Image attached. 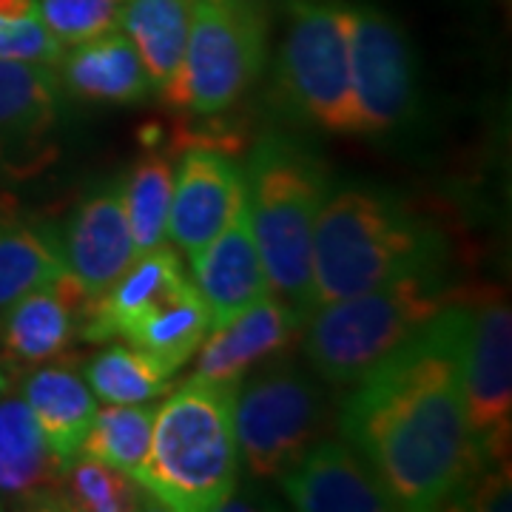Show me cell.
I'll return each instance as SVG.
<instances>
[{
	"label": "cell",
	"instance_id": "obj_13",
	"mask_svg": "<svg viewBox=\"0 0 512 512\" xmlns=\"http://www.w3.org/2000/svg\"><path fill=\"white\" fill-rule=\"evenodd\" d=\"M60 248L66 276L94 302L140 256L128 228L123 185L97 188L80 202L60 234Z\"/></svg>",
	"mask_w": 512,
	"mask_h": 512
},
{
	"label": "cell",
	"instance_id": "obj_23",
	"mask_svg": "<svg viewBox=\"0 0 512 512\" xmlns=\"http://www.w3.org/2000/svg\"><path fill=\"white\" fill-rule=\"evenodd\" d=\"M191 0H126L120 15V32L137 46L146 72L160 92L174 77L188 40Z\"/></svg>",
	"mask_w": 512,
	"mask_h": 512
},
{
	"label": "cell",
	"instance_id": "obj_9",
	"mask_svg": "<svg viewBox=\"0 0 512 512\" xmlns=\"http://www.w3.org/2000/svg\"><path fill=\"white\" fill-rule=\"evenodd\" d=\"M467 424L484 467L510 464L512 441V313L498 291L470 296L464 356Z\"/></svg>",
	"mask_w": 512,
	"mask_h": 512
},
{
	"label": "cell",
	"instance_id": "obj_28",
	"mask_svg": "<svg viewBox=\"0 0 512 512\" xmlns=\"http://www.w3.org/2000/svg\"><path fill=\"white\" fill-rule=\"evenodd\" d=\"M63 46L40 20L37 0H0V60L57 66Z\"/></svg>",
	"mask_w": 512,
	"mask_h": 512
},
{
	"label": "cell",
	"instance_id": "obj_1",
	"mask_svg": "<svg viewBox=\"0 0 512 512\" xmlns=\"http://www.w3.org/2000/svg\"><path fill=\"white\" fill-rule=\"evenodd\" d=\"M467 333L470 296H461L350 387L342 436L365 456L396 510L456 504L473 478L490 470L467 424Z\"/></svg>",
	"mask_w": 512,
	"mask_h": 512
},
{
	"label": "cell",
	"instance_id": "obj_17",
	"mask_svg": "<svg viewBox=\"0 0 512 512\" xmlns=\"http://www.w3.org/2000/svg\"><path fill=\"white\" fill-rule=\"evenodd\" d=\"M63 461L43 439L23 396H0V504L60 510Z\"/></svg>",
	"mask_w": 512,
	"mask_h": 512
},
{
	"label": "cell",
	"instance_id": "obj_30",
	"mask_svg": "<svg viewBox=\"0 0 512 512\" xmlns=\"http://www.w3.org/2000/svg\"><path fill=\"white\" fill-rule=\"evenodd\" d=\"M9 390H12V373L0 365V396H3V393H9Z\"/></svg>",
	"mask_w": 512,
	"mask_h": 512
},
{
	"label": "cell",
	"instance_id": "obj_2",
	"mask_svg": "<svg viewBox=\"0 0 512 512\" xmlns=\"http://www.w3.org/2000/svg\"><path fill=\"white\" fill-rule=\"evenodd\" d=\"M441 259V234L407 205L370 188H342L328 194L316 220L313 311L402 276L441 268Z\"/></svg>",
	"mask_w": 512,
	"mask_h": 512
},
{
	"label": "cell",
	"instance_id": "obj_19",
	"mask_svg": "<svg viewBox=\"0 0 512 512\" xmlns=\"http://www.w3.org/2000/svg\"><path fill=\"white\" fill-rule=\"evenodd\" d=\"M63 86L55 66L0 60V160L23 154L55 128Z\"/></svg>",
	"mask_w": 512,
	"mask_h": 512
},
{
	"label": "cell",
	"instance_id": "obj_15",
	"mask_svg": "<svg viewBox=\"0 0 512 512\" xmlns=\"http://www.w3.org/2000/svg\"><path fill=\"white\" fill-rule=\"evenodd\" d=\"M89 299L69 276L23 293L0 308V365L9 370L52 362L80 339Z\"/></svg>",
	"mask_w": 512,
	"mask_h": 512
},
{
	"label": "cell",
	"instance_id": "obj_10",
	"mask_svg": "<svg viewBox=\"0 0 512 512\" xmlns=\"http://www.w3.org/2000/svg\"><path fill=\"white\" fill-rule=\"evenodd\" d=\"M350 92L359 137L393 131L416 94L402 29L373 6H350Z\"/></svg>",
	"mask_w": 512,
	"mask_h": 512
},
{
	"label": "cell",
	"instance_id": "obj_12",
	"mask_svg": "<svg viewBox=\"0 0 512 512\" xmlns=\"http://www.w3.org/2000/svg\"><path fill=\"white\" fill-rule=\"evenodd\" d=\"M305 322L308 319L296 308L268 293L202 339L194 353L197 365L188 379L217 387H239L251 367L271 362L288 348Z\"/></svg>",
	"mask_w": 512,
	"mask_h": 512
},
{
	"label": "cell",
	"instance_id": "obj_27",
	"mask_svg": "<svg viewBox=\"0 0 512 512\" xmlns=\"http://www.w3.org/2000/svg\"><path fill=\"white\" fill-rule=\"evenodd\" d=\"M174 171L163 157H148L131 168L123 183L128 228L137 254H148L168 242V214H171Z\"/></svg>",
	"mask_w": 512,
	"mask_h": 512
},
{
	"label": "cell",
	"instance_id": "obj_4",
	"mask_svg": "<svg viewBox=\"0 0 512 512\" xmlns=\"http://www.w3.org/2000/svg\"><path fill=\"white\" fill-rule=\"evenodd\" d=\"M328 200V174L291 137L259 140L245 174V202L271 293L311 319V254L319 211Z\"/></svg>",
	"mask_w": 512,
	"mask_h": 512
},
{
	"label": "cell",
	"instance_id": "obj_14",
	"mask_svg": "<svg viewBox=\"0 0 512 512\" xmlns=\"http://www.w3.org/2000/svg\"><path fill=\"white\" fill-rule=\"evenodd\" d=\"M279 487L302 512L396 510L373 467L342 441H313L279 476Z\"/></svg>",
	"mask_w": 512,
	"mask_h": 512
},
{
	"label": "cell",
	"instance_id": "obj_25",
	"mask_svg": "<svg viewBox=\"0 0 512 512\" xmlns=\"http://www.w3.org/2000/svg\"><path fill=\"white\" fill-rule=\"evenodd\" d=\"M171 379L146 350L134 345H111L86 365V384L106 404H146L163 396Z\"/></svg>",
	"mask_w": 512,
	"mask_h": 512
},
{
	"label": "cell",
	"instance_id": "obj_11",
	"mask_svg": "<svg viewBox=\"0 0 512 512\" xmlns=\"http://www.w3.org/2000/svg\"><path fill=\"white\" fill-rule=\"evenodd\" d=\"M245 205V174L211 148H191L174 174L168 239L177 251L197 254Z\"/></svg>",
	"mask_w": 512,
	"mask_h": 512
},
{
	"label": "cell",
	"instance_id": "obj_24",
	"mask_svg": "<svg viewBox=\"0 0 512 512\" xmlns=\"http://www.w3.org/2000/svg\"><path fill=\"white\" fill-rule=\"evenodd\" d=\"M151 421L154 407L148 404H106L103 410L97 407L80 453L111 464L137 481L151 444Z\"/></svg>",
	"mask_w": 512,
	"mask_h": 512
},
{
	"label": "cell",
	"instance_id": "obj_18",
	"mask_svg": "<svg viewBox=\"0 0 512 512\" xmlns=\"http://www.w3.org/2000/svg\"><path fill=\"white\" fill-rule=\"evenodd\" d=\"M55 72L66 92L92 103L128 106L143 103L154 92L137 46L117 29L66 46Z\"/></svg>",
	"mask_w": 512,
	"mask_h": 512
},
{
	"label": "cell",
	"instance_id": "obj_16",
	"mask_svg": "<svg viewBox=\"0 0 512 512\" xmlns=\"http://www.w3.org/2000/svg\"><path fill=\"white\" fill-rule=\"evenodd\" d=\"M194 288L211 316V330L222 328L237 313L271 293L262 256L256 248L248 202L208 245L191 254Z\"/></svg>",
	"mask_w": 512,
	"mask_h": 512
},
{
	"label": "cell",
	"instance_id": "obj_26",
	"mask_svg": "<svg viewBox=\"0 0 512 512\" xmlns=\"http://www.w3.org/2000/svg\"><path fill=\"white\" fill-rule=\"evenodd\" d=\"M146 490L123 470L74 453L60 476V510L128 512L143 507Z\"/></svg>",
	"mask_w": 512,
	"mask_h": 512
},
{
	"label": "cell",
	"instance_id": "obj_21",
	"mask_svg": "<svg viewBox=\"0 0 512 512\" xmlns=\"http://www.w3.org/2000/svg\"><path fill=\"white\" fill-rule=\"evenodd\" d=\"M208 333H211L208 308L194 282L185 276L126 330L123 339L134 348L146 350L168 376H174L180 367L194 359Z\"/></svg>",
	"mask_w": 512,
	"mask_h": 512
},
{
	"label": "cell",
	"instance_id": "obj_29",
	"mask_svg": "<svg viewBox=\"0 0 512 512\" xmlns=\"http://www.w3.org/2000/svg\"><path fill=\"white\" fill-rule=\"evenodd\" d=\"M123 6L126 0H37L40 20L63 49L117 29Z\"/></svg>",
	"mask_w": 512,
	"mask_h": 512
},
{
	"label": "cell",
	"instance_id": "obj_8",
	"mask_svg": "<svg viewBox=\"0 0 512 512\" xmlns=\"http://www.w3.org/2000/svg\"><path fill=\"white\" fill-rule=\"evenodd\" d=\"M322 416V396L299 367H262L234 399L239 464L262 481L279 478L319 439Z\"/></svg>",
	"mask_w": 512,
	"mask_h": 512
},
{
	"label": "cell",
	"instance_id": "obj_7",
	"mask_svg": "<svg viewBox=\"0 0 512 512\" xmlns=\"http://www.w3.org/2000/svg\"><path fill=\"white\" fill-rule=\"evenodd\" d=\"M279 83L308 123L330 134L359 137L350 92V6L342 0L288 3Z\"/></svg>",
	"mask_w": 512,
	"mask_h": 512
},
{
	"label": "cell",
	"instance_id": "obj_6",
	"mask_svg": "<svg viewBox=\"0 0 512 512\" xmlns=\"http://www.w3.org/2000/svg\"><path fill=\"white\" fill-rule=\"evenodd\" d=\"M265 63V0H191L183 60L160 97L177 111L220 114L254 86Z\"/></svg>",
	"mask_w": 512,
	"mask_h": 512
},
{
	"label": "cell",
	"instance_id": "obj_22",
	"mask_svg": "<svg viewBox=\"0 0 512 512\" xmlns=\"http://www.w3.org/2000/svg\"><path fill=\"white\" fill-rule=\"evenodd\" d=\"M63 276L66 262L55 228L0 208V308Z\"/></svg>",
	"mask_w": 512,
	"mask_h": 512
},
{
	"label": "cell",
	"instance_id": "obj_5",
	"mask_svg": "<svg viewBox=\"0 0 512 512\" xmlns=\"http://www.w3.org/2000/svg\"><path fill=\"white\" fill-rule=\"evenodd\" d=\"M458 299L461 293L447 288L441 268H430L330 302L308 319L305 356L328 384L356 387Z\"/></svg>",
	"mask_w": 512,
	"mask_h": 512
},
{
	"label": "cell",
	"instance_id": "obj_20",
	"mask_svg": "<svg viewBox=\"0 0 512 512\" xmlns=\"http://www.w3.org/2000/svg\"><path fill=\"white\" fill-rule=\"evenodd\" d=\"M43 439L63 464L80 453V444L97 413V396L86 379L66 365H37L20 387Z\"/></svg>",
	"mask_w": 512,
	"mask_h": 512
},
{
	"label": "cell",
	"instance_id": "obj_3",
	"mask_svg": "<svg viewBox=\"0 0 512 512\" xmlns=\"http://www.w3.org/2000/svg\"><path fill=\"white\" fill-rule=\"evenodd\" d=\"M237 387L185 379L154 407L151 444L137 484L174 512L222 510L237 490Z\"/></svg>",
	"mask_w": 512,
	"mask_h": 512
}]
</instances>
